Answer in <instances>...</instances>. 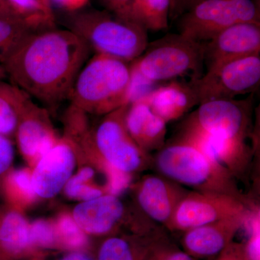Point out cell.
<instances>
[{
  "label": "cell",
  "instance_id": "cell-31",
  "mask_svg": "<svg viewBox=\"0 0 260 260\" xmlns=\"http://www.w3.org/2000/svg\"><path fill=\"white\" fill-rule=\"evenodd\" d=\"M14 158V148L9 137L0 135V177L9 171Z\"/></svg>",
  "mask_w": 260,
  "mask_h": 260
},
{
  "label": "cell",
  "instance_id": "cell-39",
  "mask_svg": "<svg viewBox=\"0 0 260 260\" xmlns=\"http://www.w3.org/2000/svg\"><path fill=\"white\" fill-rule=\"evenodd\" d=\"M41 3H42L43 4L45 5L46 6L49 7V8H51V5L50 3V1L49 0H39Z\"/></svg>",
  "mask_w": 260,
  "mask_h": 260
},
{
  "label": "cell",
  "instance_id": "cell-17",
  "mask_svg": "<svg viewBox=\"0 0 260 260\" xmlns=\"http://www.w3.org/2000/svg\"><path fill=\"white\" fill-rule=\"evenodd\" d=\"M47 113L34 102L24 112L15 134L23 155L39 160L55 144L56 140Z\"/></svg>",
  "mask_w": 260,
  "mask_h": 260
},
{
  "label": "cell",
  "instance_id": "cell-38",
  "mask_svg": "<svg viewBox=\"0 0 260 260\" xmlns=\"http://www.w3.org/2000/svg\"><path fill=\"white\" fill-rule=\"evenodd\" d=\"M6 78L7 75L6 73H5L4 66L2 64H0V80H5Z\"/></svg>",
  "mask_w": 260,
  "mask_h": 260
},
{
  "label": "cell",
  "instance_id": "cell-34",
  "mask_svg": "<svg viewBox=\"0 0 260 260\" xmlns=\"http://www.w3.org/2000/svg\"><path fill=\"white\" fill-rule=\"evenodd\" d=\"M51 8L68 12L70 13H77L85 8L89 0H49Z\"/></svg>",
  "mask_w": 260,
  "mask_h": 260
},
{
  "label": "cell",
  "instance_id": "cell-10",
  "mask_svg": "<svg viewBox=\"0 0 260 260\" xmlns=\"http://www.w3.org/2000/svg\"><path fill=\"white\" fill-rule=\"evenodd\" d=\"M251 208L246 200L232 195L189 191L178 205L167 228L185 232L220 219L246 213Z\"/></svg>",
  "mask_w": 260,
  "mask_h": 260
},
{
  "label": "cell",
  "instance_id": "cell-15",
  "mask_svg": "<svg viewBox=\"0 0 260 260\" xmlns=\"http://www.w3.org/2000/svg\"><path fill=\"white\" fill-rule=\"evenodd\" d=\"M125 208L116 195L102 194L75 207L73 218L85 234L104 235L121 221Z\"/></svg>",
  "mask_w": 260,
  "mask_h": 260
},
{
  "label": "cell",
  "instance_id": "cell-2",
  "mask_svg": "<svg viewBox=\"0 0 260 260\" xmlns=\"http://www.w3.org/2000/svg\"><path fill=\"white\" fill-rule=\"evenodd\" d=\"M160 175L199 192L220 193L246 200L235 177L189 142L178 138L164 145L153 159Z\"/></svg>",
  "mask_w": 260,
  "mask_h": 260
},
{
  "label": "cell",
  "instance_id": "cell-30",
  "mask_svg": "<svg viewBox=\"0 0 260 260\" xmlns=\"http://www.w3.org/2000/svg\"><path fill=\"white\" fill-rule=\"evenodd\" d=\"M147 260H194V257L183 251L171 247H167L161 243L155 246Z\"/></svg>",
  "mask_w": 260,
  "mask_h": 260
},
{
  "label": "cell",
  "instance_id": "cell-33",
  "mask_svg": "<svg viewBox=\"0 0 260 260\" xmlns=\"http://www.w3.org/2000/svg\"><path fill=\"white\" fill-rule=\"evenodd\" d=\"M203 1L204 0H172L169 17L172 19L179 18Z\"/></svg>",
  "mask_w": 260,
  "mask_h": 260
},
{
  "label": "cell",
  "instance_id": "cell-8",
  "mask_svg": "<svg viewBox=\"0 0 260 260\" xmlns=\"http://www.w3.org/2000/svg\"><path fill=\"white\" fill-rule=\"evenodd\" d=\"M253 95L237 100L218 99L200 104L188 118L200 129L236 148L250 150L246 140L250 133Z\"/></svg>",
  "mask_w": 260,
  "mask_h": 260
},
{
  "label": "cell",
  "instance_id": "cell-24",
  "mask_svg": "<svg viewBox=\"0 0 260 260\" xmlns=\"http://www.w3.org/2000/svg\"><path fill=\"white\" fill-rule=\"evenodd\" d=\"M32 34L19 19L13 16L0 15V64L7 59L22 42Z\"/></svg>",
  "mask_w": 260,
  "mask_h": 260
},
{
  "label": "cell",
  "instance_id": "cell-26",
  "mask_svg": "<svg viewBox=\"0 0 260 260\" xmlns=\"http://www.w3.org/2000/svg\"><path fill=\"white\" fill-rule=\"evenodd\" d=\"M56 229L59 243L66 247L79 250L88 242L86 234L75 223L73 217L65 215L59 219Z\"/></svg>",
  "mask_w": 260,
  "mask_h": 260
},
{
  "label": "cell",
  "instance_id": "cell-25",
  "mask_svg": "<svg viewBox=\"0 0 260 260\" xmlns=\"http://www.w3.org/2000/svg\"><path fill=\"white\" fill-rule=\"evenodd\" d=\"M94 174L95 172L92 168L85 167L81 169L67 182L64 187L65 194L70 198L83 201L94 199L104 194L99 188L87 184L93 177Z\"/></svg>",
  "mask_w": 260,
  "mask_h": 260
},
{
  "label": "cell",
  "instance_id": "cell-40",
  "mask_svg": "<svg viewBox=\"0 0 260 260\" xmlns=\"http://www.w3.org/2000/svg\"><path fill=\"white\" fill-rule=\"evenodd\" d=\"M0 260H6L5 259L4 257H3V256L1 255V254H0Z\"/></svg>",
  "mask_w": 260,
  "mask_h": 260
},
{
  "label": "cell",
  "instance_id": "cell-36",
  "mask_svg": "<svg viewBox=\"0 0 260 260\" xmlns=\"http://www.w3.org/2000/svg\"><path fill=\"white\" fill-rule=\"evenodd\" d=\"M57 260H94L85 252L80 250H73L64 254Z\"/></svg>",
  "mask_w": 260,
  "mask_h": 260
},
{
  "label": "cell",
  "instance_id": "cell-3",
  "mask_svg": "<svg viewBox=\"0 0 260 260\" xmlns=\"http://www.w3.org/2000/svg\"><path fill=\"white\" fill-rule=\"evenodd\" d=\"M68 29L86 43L95 54L131 63L144 52L148 30L140 24L107 10L71 13Z\"/></svg>",
  "mask_w": 260,
  "mask_h": 260
},
{
  "label": "cell",
  "instance_id": "cell-32",
  "mask_svg": "<svg viewBox=\"0 0 260 260\" xmlns=\"http://www.w3.org/2000/svg\"><path fill=\"white\" fill-rule=\"evenodd\" d=\"M102 2L108 11L130 20V9L134 0H102Z\"/></svg>",
  "mask_w": 260,
  "mask_h": 260
},
{
  "label": "cell",
  "instance_id": "cell-20",
  "mask_svg": "<svg viewBox=\"0 0 260 260\" xmlns=\"http://www.w3.org/2000/svg\"><path fill=\"white\" fill-rule=\"evenodd\" d=\"M155 235L145 234L138 241L112 237L99 246L95 260H147L159 242Z\"/></svg>",
  "mask_w": 260,
  "mask_h": 260
},
{
  "label": "cell",
  "instance_id": "cell-12",
  "mask_svg": "<svg viewBox=\"0 0 260 260\" xmlns=\"http://www.w3.org/2000/svg\"><path fill=\"white\" fill-rule=\"evenodd\" d=\"M135 191L138 205L147 218L167 228L178 205L189 191L162 175L145 176Z\"/></svg>",
  "mask_w": 260,
  "mask_h": 260
},
{
  "label": "cell",
  "instance_id": "cell-22",
  "mask_svg": "<svg viewBox=\"0 0 260 260\" xmlns=\"http://www.w3.org/2000/svg\"><path fill=\"white\" fill-rule=\"evenodd\" d=\"M13 15L32 32L56 28L54 10L39 0H8Z\"/></svg>",
  "mask_w": 260,
  "mask_h": 260
},
{
  "label": "cell",
  "instance_id": "cell-21",
  "mask_svg": "<svg viewBox=\"0 0 260 260\" xmlns=\"http://www.w3.org/2000/svg\"><path fill=\"white\" fill-rule=\"evenodd\" d=\"M32 98L14 84L0 80V135L15 134Z\"/></svg>",
  "mask_w": 260,
  "mask_h": 260
},
{
  "label": "cell",
  "instance_id": "cell-6",
  "mask_svg": "<svg viewBox=\"0 0 260 260\" xmlns=\"http://www.w3.org/2000/svg\"><path fill=\"white\" fill-rule=\"evenodd\" d=\"M179 18V34L200 43L236 24L260 23L254 0H204Z\"/></svg>",
  "mask_w": 260,
  "mask_h": 260
},
{
  "label": "cell",
  "instance_id": "cell-14",
  "mask_svg": "<svg viewBox=\"0 0 260 260\" xmlns=\"http://www.w3.org/2000/svg\"><path fill=\"white\" fill-rule=\"evenodd\" d=\"M251 210L186 231L183 238L186 252L193 257H206L220 254L244 226Z\"/></svg>",
  "mask_w": 260,
  "mask_h": 260
},
{
  "label": "cell",
  "instance_id": "cell-37",
  "mask_svg": "<svg viewBox=\"0 0 260 260\" xmlns=\"http://www.w3.org/2000/svg\"><path fill=\"white\" fill-rule=\"evenodd\" d=\"M0 15L15 17L13 12H12L11 9H10L8 0H0ZM15 18H16V17H15Z\"/></svg>",
  "mask_w": 260,
  "mask_h": 260
},
{
  "label": "cell",
  "instance_id": "cell-4",
  "mask_svg": "<svg viewBox=\"0 0 260 260\" xmlns=\"http://www.w3.org/2000/svg\"><path fill=\"white\" fill-rule=\"evenodd\" d=\"M131 78L129 63L95 54L80 70L68 99L83 112L109 114L129 104Z\"/></svg>",
  "mask_w": 260,
  "mask_h": 260
},
{
  "label": "cell",
  "instance_id": "cell-27",
  "mask_svg": "<svg viewBox=\"0 0 260 260\" xmlns=\"http://www.w3.org/2000/svg\"><path fill=\"white\" fill-rule=\"evenodd\" d=\"M260 215L259 208L251 210L245 225L248 238L241 244L243 260H260Z\"/></svg>",
  "mask_w": 260,
  "mask_h": 260
},
{
  "label": "cell",
  "instance_id": "cell-18",
  "mask_svg": "<svg viewBox=\"0 0 260 260\" xmlns=\"http://www.w3.org/2000/svg\"><path fill=\"white\" fill-rule=\"evenodd\" d=\"M141 99L167 123L177 120L200 104L191 81L172 80L153 89Z\"/></svg>",
  "mask_w": 260,
  "mask_h": 260
},
{
  "label": "cell",
  "instance_id": "cell-11",
  "mask_svg": "<svg viewBox=\"0 0 260 260\" xmlns=\"http://www.w3.org/2000/svg\"><path fill=\"white\" fill-rule=\"evenodd\" d=\"M203 44L207 70L237 59L259 56L260 23L236 24Z\"/></svg>",
  "mask_w": 260,
  "mask_h": 260
},
{
  "label": "cell",
  "instance_id": "cell-19",
  "mask_svg": "<svg viewBox=\"0 0 260 260\" xmlns=\"http://www.w3.org/2000/svg\"><path fill=\"white\" fill-rule=\"evenodd\" d=\"M32 246L30 225L23 215L16 211L0 213V254L13 260Z\"/></svg>",
  "mask_w": 260,
  "mask_h": 260
},
{
  "label": "cell",
  "instance_id": "cell-5",
  "mask_svg": "<svg viewBox=\"0 0 260 260\" xmlns=\"http://www.w3.org/2000/svg\"><path fill=\"white\" fill-rule=\"evenodd\" d=\"M131 63L132 75L148 85L179 78L193 81L204 71L203 44L180 34H169L148 43L144 52Z\"/></svg>",
  "mask_w": 260,
  "mask_h": 260
},
{
  "label": "cell",
  "instance_id": "cell-1",
  "mask_svg": "<svg viewBox=\"0 0 260 260\" xmlns=\"http://www.w3.org/2000/svg\"><path fill=\"white\" fill-rule=\"evenodd\" d=\"M91 50L69 29L32 32L3 64L7 78L30 97L55 106L65 99Z\"/></svg>",
  "mask_w": 260,
  "mask_h": 260
},
{
  "label": "cell",
  "instance_id": "cell-28",
  "mask_svg": "<svg viewBox=\"0 0 260 260\" xmlns=\"http://www.w3.org/2000/svg\"><path fill=\"white\" fill-rule=\"evenodd\" d=\"M30 235L32 246L50 249L60 244L56 228L46 220H37L30 225Z\"/></svg>",
  "mask_w": 260,
  "mask_h": 260
},
{
  "label": "cell",
  "instance_id": "cell-7",
  "mask_svg": "<svg viewBox=\"0 0 260 260\" xmlns=\"http://www.w3.org/2000/svg\"><path fill=\"white\" fill-rule=\"evenodd\" d=\"M128 105L107 114L92 137L94 148L107 167L130 175L148 169L153 158L140 148L126 129L124 116Z\"/></svg>",
  "mask_w": 260,
  "mask_h": 260
},
{
  "label": "cell",
  "instance_id": "cell-9",
  "mask_svg": "<svg viewBox=\"0 0 260 260\" xmlns=\"http://www.w3.org/2000/svg\"><path fill=\"white\" fill-rule=\"evenodd\" d=\"M191 83L200 104L253 93L260 83V55L237 59L207 70L201 78Z\"/></svg>",
  "mask_w": 260,
  "mask_h": 260
},
{
  "label": "cell",
  "instance_id": "cell-13",
  "mask_svg": "<svg viewBox=\"0 0 260 260\" xmlns=\"http://www.w3.org/2000/svg\"><path fill=\"white\" fill-rule=\"evenodd\" d=\"M31 174L37 196L51 198L64 189L75 165L74 150L68 141L56 142L53 148L38 160Z\"/></svg>",
  "mask_w": 260,
  "mask_h": 260
},
{
  "label": "cell",
  "instance_id": "cell-23",
  "mask_svg": "<svg viewBox=\"0 0 260 260\" xmlns=\"http://www.w3.org/2000/svg\"><path fill=\"white\" fill-rule=\"evenodd\" d=\"M172 0H134L129 19L147 30L159 31L169 27Z\"/></svg>",
  "mask_w": 260,
  "mask_h": 260
},
{
  "label": "cell",
  "instance_id": "cell-35",
  "mask_svg": "<svg viewBox=\"0 0 260 260\" xmlns=\"http://www.w3.org/2000/svg\"><path fill=\"white\" fill-rule=\"evenodd\" d=\"M216 260H243L241 244L232 242L219 254Z\"/></svg>",
  "mask_w": 260,
  "mask_h": 260
},
{
  "label": "cell",
  "instance_id": "cell-29",
  "mask_svg": "<svg viewBox=\"0 0 260 260\" xmlns=\"http://www.w3.org/2000/svg\"><path fill=\"white\" fill-rule=\"evenodd\" d=\"M5 189L10 196L19 194L32 199L37 196L32 187L31 175L25 170L10 172L5 180Z\"/></svg>",
  "mask_w": 260,
  "mask_h": 260
},
{
  "label": "cell",
  "instance_id": "cell-16",
  "mask_svg": "<svg viewBox=\"0 0 260 260\" xmlns=\"http://www.w3.org/2000/svg\"><path fill=\"white\" fill-rule=\"evenodd\" d=\"M124 123L131 138L147 153L165 145L167 124L143 99L128 105Z\"/></svg>",
  "mask_w": 260,
  "mask_h": 260
}]
</instances>
